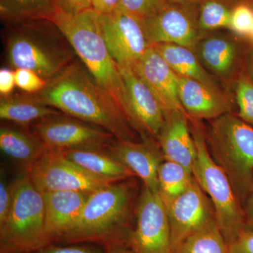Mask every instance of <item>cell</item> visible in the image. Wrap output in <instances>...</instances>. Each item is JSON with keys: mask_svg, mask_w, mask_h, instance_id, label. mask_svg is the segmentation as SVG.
Returning <instances> with one entry per match:
<instances>
[{"mask_svg": "<svg viewBox=\"0 0 253 253\" xmlns=\"http://www.w3.org/2000/svg\"><path fill=\"white\" fill-rule=\"evenodd\" d=\"M136 226L126 245L134 253H169L171 233L164 201L158 192L144 186L136 205Z\"/></svg>", "mask_w": 253, "mask_h": 253, "instance_id": "9", "label": "cell"}, {"mask_svg": "<svg viewBox=\"0 0 253 253\" xmlns=\"http://www.w3.org/2000/svg\"><path fill=\"white\" fill-rule=\"evenodd\" d=\"M249 38L250 40H251V41L253 42V28L252 30V32H251V35H250Z\"/></svg>", "mask_w": 253, "mask_h": 253, "instance_id": "43", "label": "cell"}, {"mask_svg": "<svg viewBox=\"0 0 253 253\" xmlns=\"http://www.w3.org/2000/svg\"><path fill=\"white\" fill-rule=\"evenodd\" d=\"M206 194L194 177L181 194L163 200L170 226L171 251H176L193 233L215 219L214 208Z\"/></svg>", "mask_w": 253, "mask_h": 253, "instance_id": "13", "label": "cell"}, {"mask_svg": "<svg viewBox=\"0 0 253 253\" xmlns=\"http://www.w3.org/2000/svg\"><path fill=\"white\" fill-rule=\"evenodd\" d=\"M12 201L7 217L0 224L1 251L34 253L49 246L44 225L43 195L28 173L11 184Z\"/></svg>", "mask_w": 253, "mask_h": 253, "instance_id": "5", "label": "cell"}, {"mask_svg": "<svg viewBox=\"0 0 253 253\" xmlns=\"http://www.w3.org/2000/svg\"><path fill=\"white\" fill-rule=\"evenodd\" d=\"M90 194L73 191L42 194L45 234L49 245L57 242L73 227Z\"/></svg>", "mask_w": 253, "mask_h": 253, "instance_id": "17", "label": "cell"}, {"mask_svg": "<svg viewBox=\"0 0 253 253\" xmlns=\"http://www.w3.org/2000/svg\"><path fill=\"white\" fill-rule=\"evenodd\" d=\"M171 2L190 3V4H199L202 0H169Z\"/></svg>", "mask_w": 253, "mask_h": 253, "instance_id": "42", "label": "cell"}, {"mask_svg": "<svg viewBox=\"0 0 253 253\" xmlns=\"http://www.w3.org/2000/svg\"><path fill=\"white\" fill-rule=\"evenodd\" d=\"M252 1H253V0H252Z\"/></svg>", "mask_w": 253, "mask_h": 253, "instance_id": "45", "label": "cell"}, {"mask_svg": "<svg viewBox=\"0 0 253 253\" xmlns=\"http://www.w3.org/2000/svg\"><path fill=\"white\" fill-rule=\"evenodd\" d=\"M253 28V8L240 4L234 6L229 29L240 37L249 38Z\"/></svg>", "mask_w": 253, "mask_h": 253, "instance_id": "30", "label": "cell"}, {"mask_svg": "<svg viewBox=\"0 0 253 253\" xmlns=\"http://www.w3.org/2000/svg\"><path fill=\"white\" fill-rule=\"evenodd\" d=\"M34 132L48 151H54L105 149L115 138L99 126L63 114L35 123Z\"/></svg>", "mask_w": 253, "mask_h": 253, "instance_id": "11", "label": "cell"}, {"mask_svg": "<svg viewBox=\"0 0 253 253\" xmlns=\"http://www.w3.org/2000/svg\"><path fill=\"white\" fill-rule=\"evenodd\" d=\"M174 251L177 253H229V244L215 219L193 233Z\"/></svg>", "mask_w": 253, "mask_h": 253, "instance_id": "26", "label": "cell"}, {"mask_svg": "<svg viewBox=\"0 0 253 253\" xmlns=\"http://www.w3.org/2000/svg\"><path fill=\"white\" fill-rule=\"evenodd\" d=\"M158 146L151 138L145 136L142 142L112 141L106 149L134 176L140 178L145 187L159 193L158 169L163 162V154Z\"/></svg>", "mask_w": 253, "mask_h": 253, "instance_id": "16", "label": "cell"}, {"mask_svg": "<svg viewBox=\"0 0 253 253\" xmlns=\"http://www.w3.org/2000/svg\"><path fill=\"white\" fill-rule=\"evenodd\" d=\"M51 21L84 63L91 77L112 96L127 120L126 84L105 42L98 14L91 9L77 14L57 10Z\"/></svg>", "mask_w": 253, "mask_h": 253, "instance_id": "2", "label": "cell"}, {"mask_svg": "<svg viewBox=\"0 0 253 253\" xmlns=\"http://www.w3.org/2000/svg\"><path fill=\"white\" fill-rule=\"evenodd\" d=\"M26 172L42 194L67 191L92 193L113 183L86 172L59 151H46Z\"/></svg>", "mask_w": 253, "mask_h": 253, "instance_id": "10", "label": "cell"}, {"mask_svg": "<svg viewBox=\"0 0 253 253\" xmlns=\"http://www.w3.org/2000/svg\"><path fill=\"white\" fill-rule=\"evenodd\" d=\"M63 114L41 101L34 94L10 95L1 97L0 118L19 126H27L44 118Z\"/></svg>", "mask_w": 253, "mask_h": 253, "instance_id": "23", "label": "cell"}, {"mask_svg": "<svg viewBox=\"0 0 253 253\" xmlns=\"http://www.w3.org/2000/svg\"><path fill=\"white\" fill-rule=\"evenodd\" d=\"M213 159L244 205L253 191V126L234 113L213 120L209 131Z\"/></svg>", "mask_w": 253, "mask_h": 253, "instance_id": "4", "label": "cell"}, {"mask_svg": "<svg viewBox=\"0 0 253 253\" xmlns=\"http://www.w3.org/2000/svg\"><path fill=\"white\" fill-rule=\"evenodd\" d=\"M108 253H134L129 248L124 247L123 244L114 245V246H108L106 247Z\"/></svg>", "mask_w": 253, "mask_h": 253, "instance_id": "40", "label": "cell"}, {"mask_svg": "<svg viewBox=\"0 0 253 253\" xmlns=\"http://www.w3.org/2000/svg\"><path fill=\"white\" fill-rule=\"evenodd\" d=\"M12 201L11 184H8L1 176L0 181V224H3L9 214Z\"/></svg>", "mask_w": 253, "mask_h": 253, "instance_id": "34", "label": "cell"}, {"mask_svg": "<svg viewBox=\"0 0 253 253\" xmlns=\"http://www.w3.org/2000/svg\"><path fill=\"white\" fill-rule=\"evenodd\" d=\"M59 152L86 172L111 182L126 180L134 176L106 149H72Z\"/></svg>", "mask_w": 253, "mask_h": 253, "instance_id": "21", "label": "cell"}, {"mask_svg": "<svg viewBox=\"0 0 253 253\" xmlns=\"http://www.w3.org/2000/svg\"><path fill=\"white\" fill-rule=\"evenodd\" d=\"M34 95L70 117L107 131L118 140H132L131 126L117 103L76 61Z\"/></svg>", "mask_w": 253, "mask_h": 253, "instance_id": "1", "label": "cell"}, {"mask_svg": "<svg viewBox=\"0 0 253 253\" xmlns=\"http://www.w3.org/2000/svg\"><path fill=\"white\" fill-rule=\"evenodd\" d=\"M198 4L168 0L154 14L141 20L149 44H177L194 51L206 35L199 28Z\"/></svg>", "mask_w": 253, "mask_h": 253, "instance_id": "8", "label": "cell"}, {"mask_svg": "<svg viewBox=\"0 0 253 253\" xmlns=\"http://www.w3.org/2000/svg\"><path fill=\"white\" fill-rule=\"evenodd\" d=\"M55 1H56V0H55Z\"/></svg>", "mask_w": 253, "mask_h": 253, "instance_id": "46", "label": "cell"}, {"mask_svg": "<svg viewBox=\"0 0 253 253\" xmlns=\"http://www.w3.org/2000/svg\"><path fill=\"white\" fill-rule=\"evenodd\" d=\"M56 11L55 0H0L1 17L14 22L51 21Z\"/></svg>", "mask_w": 253, "mask_h": 253, "instance_id": "25", "label": "cell"}, {"mask_svg": "<svg viewBox=\"0 0 253 253\" xmlns=\"http://www.w3.org/2000/svg\"><path fill=\"white\" fill-rule=\"evenodd\" d=\"M189 119L186 113L179 111L166 114L157 140L166 160L180 164L192 174L197 151L194 138L190 134Z\"/></svg>", "mask_w": 253, "mask_h": 253, "instance_id": "18", "label": "cell"}, {"mask_svg": "<svg viewBox=\"0 0 253 253\" xmlns=\"http://www.w3.org/2000/svg\"><path fill=\"white\" fill-rule=\"evenodd\" d=\"M57 10L68 13L77 14L91 9V0H56Z\"/></svg>", "mask_w": 253, "mask_h": 253, "instance_id": "35", "label": "cell"}, {"mask_svg": "<svg viewBox=\"0 0 253 253\" xmlns=\"http://www.w3.org/2000/svg\"><path fill=\"white\" fill-rule=\"evenodd\" d=\"M191 120L192 136L197 151L193 176L210 197L218 227L229 244L246 229L244 206L225 172L208 151L202 128L196 120Z\"/></svg>", "mask_w": 253, "mask_h": 253, "instance_id": "6", "label": "cell"}, {"mask_svg": "<svg viewBox=\"0 0 253 253\" xmlns=\"http://www.w3.org/2000/svg\"><path fill=\"white\" fill-rule=\"evenodd\" d=\"M6 53L11 68L31 70L47 81L74 61L72 51L58 35L29 23L10 32Z\"/></svg>", "mask_w": 253, "mask_h": 253, "instance_id": "7", "label": "cell"}, {"mask_svg": "<svg viewBox=\"0 0 253 253\" xmlns=\"http://www.w3.org/2000/svg\"><path fill=\"white\" fill-rule=\"evenodd\" d=\"M229 253H253V229H246L229 244Z\"/></svg>", "mask_w": 253, "mask_h": 253, "instance_id": "33", "label": "cell"}, {"mask_svg": "<svg viewBox=\"0 0 253 253\" xmlns=\"http://www.w3.org/2000/svg\"><path fill=\"white\" fill-rule=\"evenodd\" d=\"M15 71L13 68H2L0 70V94L1 97L11 95L16 86Z\"/></svg>", "mask_w": 253, "mask_h": 253, "instance_id": "36", "label": "cell"}, {"mask_svg": "<svg viewBox=\"0 0 253 253\" xmlns=\"http://www.w3.org/2000/svg\"><path fill=\"white\" fill-rule=\"evenodd\" d=\"M91 9L96 14H111L119 8L121 0H91Z\"/></svg>", "mask_w": 253, "mask_h": 253, "instance_id": "38", "label": "cell"}, {"mask_svg": "<svg viewBox=\"0 0 253 253\" xmlns=\"http://www.w3.org/2000/svg\"><path fill=\"white\" fill-rule=\"evenodd\" d=\"M246 229H253V191L248 196L244 205Z\"/></svg>", "mask_w": 253, "mask_h": 253, "instance_id": "39", "label": "cell"}, {"mask_svg": "<svg viewBox=\"0 0 253 253\" xmlns=\"http://www.w3.org/2000/svg\"><path fill=\"white\" fill-rule=\"evenodd\" d=\"M0 149L26 171L48 151L36 134L9 126H1L0 129Z\"/></svg>", "mask_w": 253, "mask_h": 253, "instance_id": "24", "label": "cell"}, {"mask_svg": "<svg viewBox=\"0 0 253 253\" xmlns=\"http://www.w3.org/2000/svg\"><path fill=\"white\" fill-rule=\"evenodd\" d=\"M200 62L216 77L229 81L234 77L240 63L239 44L231 37L224 35H206L194 49Z\"/></svg>", "mask_w": 253, "mask_h": 253, "instance_id": "20", "label": "cell"}, {"mask_svg": "<svg viewBox=\"0 0 253 253\" xmlns=\"http://www.w3.org/2000/svg\"><path fill=\"white\" fill-rule=\"evenodd\" d=\"M132 67L156 96L165 114L186 113L179 100V76L152 46Z\"/></svg>", "mask_w": 253, "mask_h": 253, "instance_id": "15", "label": "cell"}, {"mask_svg": "<svg viewBox=\"0 0 253 253\" xmlns=\"http://www.w3.org/2000/svg\"><path fill=\"white\" fill-rule=\"evenodd\" d=\"M169 253H176V251H171V252Z\"/></svg>", "mask_w": 253, "mask_h": 253, "instance_id": "44", "label": "cell"}, {"mask_svg": "<svg viewBox=\"0 0 253 253\" xmlns=\"http://www.w3.org/2000/svg\"><path fill=\"white\" fill-rule=\"evenodd\" d=\"M199 4V28L204 34L221 28H229L234 7H231L227 1L202 0Z\"/></svg>", "mask_w": 253, "mask_h": 253, "instance_id": "28", "label": "cell"}, {"mask_svg": "<svg viewBox=\"0 0 253 253\" xmlns=\"http://www.w3.org/2000/svg\"><path fill=\"white\" fill-rule=\"evenodd\" d=\"M246 68H247L246 74L253 82V49H251L248 55L247 60H246Z\"/></svg>", "mask_w": 253, "mask_h": 253, "instance_id": "41", "label": "cell"}, {"mask_svg": "<svg viewBox=\"0 0 253 253\" xmlns=\"http://www.w3.org/2000/svg\"><path fill=\"white\" fill-rule=\"evenodd\" d=\"M14 71L16 86L28 94L41 92L47 84L46 80L31 70L18 68Z\"/></svg>", "mask_w": 253, "mask_h": 253, "instance_id": "31", "label": "cell"}, {"mask_svg": "<svg viewBox=\"0 0 253 253\" xmlns=\"http://www.w3.org/2000/svg\"><path fill=\"white\" fill-rule=\"evenodd\" d=\"M128 96L127 121L144 137L157 139L166 114L156 96L138 76L132 66H119Z\"/></svg>", "mask_w": 253, "mask_h": 253, "instance_id": "14", "label": "cell"}, {"mask_svg": "<svg viewBox=\"0 0 253 253\" xmlns=\"http://www.w3.org/2000/svg\"><path fill=\"white\" fill-rule=\"evenodd\" d=\"M153 47L179 77L194 80L217 90H222L215 78L204 67L194 50L177 44L159 43Z\"/></svg>", "mask_w": 253, "mask_h": 253, "instance_id": "22", "label": "cell"}, {"mask_svg": "<svg viewBox=\"0 0 253 253\" xmlns=\"http://www.w3.org/2000/svg\"><path fill=\"white\" fill-rule=\"evenodd\" d=\"M168 1V0H121L119 8L143 20L154 14Z\"/></svg>", "mask_w": 253, "mask_h": 253, "instance_id": "32", "label": "cell"}, {"mask_svg": "<svg viewBox=\"0 0 253 253\" xmlns=\"http://www.w3.org/2000/svg\"><path fill=\"white\" fill-rule=\"evenodd\" d=\"M194 176L180 164L167 161L158 169L159 194L163 200L175 197L187 189Z\"/></svg>", "mask_w": 253, "mask_h": 253, "instance_id": "27", "label": "cell"}, {"mask_svg": "<svg viewBox=\"0 0 253 253\" xmlns=\"http://www.w3.org/2000/svg\"><path fill=\"white\" fill-rule=\"evenodd\" d=\"M179 96L181 106L191 119L214 120L231 113L232 110L231 100L222 90L179 76Z\"/></svg>", "mask_w": 253, "mask_h": 253, "instance_id": "19", "label": "cell"}, {"mask_svg": "<svg viewBox=\"0 0 253 253\" xmlns=\"http://www.w3.org/2000/svg\"><path fill=\"white\" fill-rule=\"evenodd\" d=\"M131 199L132 189L125 180L91 193L77 221L57 242L99 243L106 247L123 244L129 236L126 229Z\"/></svg>", "mask_w": 253, "mask_h": 253, "instance_id": "3", "label": "cell"}, {"mask_svg": "<svg viewBox=\"0 0 253 253\" xmlns=\"http://www.w3.org/2000/svg\"><path fill=\"white\" fill-rule=\"evenodd\" d=\"M234 89L239 109L238 116L253 126V82L246 73L239 75Z\"/></svg>", "mask_w": 253, "mask_h": 253, "instance_id": "29", "label": "cell"}, {"mask_svg": "<svg viewBox=\"0 0 253 253\" xmlns=\"http://www.w3.org/2000/svg\"><path fill=\"white\" fill-rule=\"evenodd\" d=\"M34 253H99L88 248L82 246H58L50 244Z\"/></svg>", "mask_w": 253, "mask_h": 253, "instance_id": "37", "label": "cell"}, {"mask_svg": "<svg viewBox=\"0 0 253 253\" xmlns=\"http://www.w3.org/2000/svg\"><path fill=\"white\" fill-rule=\"evenodd\" d=\"M98 18L108 49L119 66H133L151 46L141 19L130 13L118 8Z\"/></svg>", "mask_w": 253, "mask_h": 253, "instance_id": "12", "label": "cell"}]
</instances>
